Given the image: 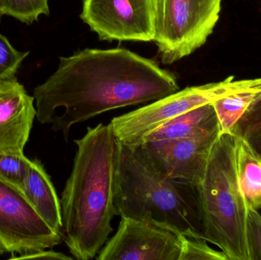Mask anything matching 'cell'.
<instances>
[{"mask_svg": "<svg viewBox=\"0 0 261 260\" xmlns=\"http://www.w3.org/2000/svg\"><path fill=\"white\" fill-rule=\"evenodd\" d=\"M176 76L128 49H84L60 57L58 70L34 90L38 122L68 139L72 126L106 111L179 91Z\"/></svg>", "mask_w": 261, "mask_h": 260, "instance_id": "6da1fadb", "label": "cell"}, {"mask_svg": "<svg viewBox=\"0 0 261 260\" xmlns=\"http://www.w3.org/2000/svg\"><path fill=\"white\" fill-rule=\"evenodd\" d=\"M73 168L61 199L63 241L77 260L97 256L113 232L120 142L111 125L87 128L74 140Z\"/></svg>", "mask_w": 261, "mask_h": 260, "instance_id": "7a4b0ae2", "label": "cell"}, {"mask_svg": "<svg viewBox=\"0 0 261 260\" xmlns=\"http://www.w3.org/2000/svg\"><path fill=\"white\" fill-rule=\"evenodd\" d=\"M120 145L116 215L204 239L197 187L163 175L139 145Z\"/></svg>", "mask_w": 261, "mask_h": 260, "instance_id": "3957f363", "label": "cell"}, {"mask_svg": "<svg viewBox=\"0 0 261 260\" xmlns=\"http://www.w3.org/2000/svg\"><path fill=\"white\" fill-rule=\"evenodd\" d=\"M204 239L228 260H250L246 227L249 206L236 169V137L220 134L197 186Z\"/></svg>", "mask_w": 261, "mask_h": 260, "instance_id": "277c9868", "label": "cell"}, {"mask_svg": "<svg viewBox=\"0 0 261 260\" xmlns=\"http://www.w3.org/2000/svg\"><path fill=\"white\" fill-rule=\"evenodd\" d=\"M222 0H153L155 41L163 64L202 47L219 21Z\"/></svg>", "mask_w": 261, "mask_h": 260, "instance_id": "5b68a950", "label": "cell"}, {"mask_svg": "<svg viewBox=\"0 0 261 260\" xmlns=\"http://www.w3.org/2000/svg\"><path fill=\"white\" fill-rule=\"evenodd\" d=\"M260 84L261 78L236 80L231 76L222 82L187 87L142 108L114 118L110 125L122 145H139L146 136L180 114Z\"/></svg>", "mask_w": 261, "mask_h": 260, "instance_id": "8992f818", "label": "cell"}, {"mask_svg": "<svg viewBox=\"0 0 261 260\" xmlns=\"http://www.w3.org/2000/svg\"><path fill=\"white\" fill-rule=\"evenodd\" d=\"M0 240L12 256H20L53 248L63 237L40 216L21 189L0 179Z\"/></svg>", "mask_w": 261, "mask_h": 260, "instance_id": "52a82bcc", "label": "cell"}, {"mask_svg": "<svg viewBox=\"0 0 261 260\" xmlns=\"http://www.w3.org/2000/svg\"><path fill=\"white\" fill-rule=\"evenodd\" d=\"M81 18L103 41H153V0H84Z\"/></svg>", "mask_w": 261, "mask_h": 260, "instance_id": "ba28073f", "label": "cell"}, {"mask_svg": "<svg viewBox=\"0 0 261 260\" xmlns=\"http://www.w3.org/2000/svg\"><path fill=\"white\" fill-rule=\"evenodd\" d=\"M179 235L132 218H122L117 232L98 260H179Z\"/></svg>", "mask_w": 261, "mask_h": 260, "instance_id": "9c48e42d", "label": "cell"}, {"mask_svg": "<svg viewBox=\"0 0 261 260\" xmlns=\"http://www.w3.org/2000/svg\"><path fill=\"white\" fill-rule=\"evenodd\" d=\"M220 131L182 140L143 142L141 150L167 178L197 187L202 181L212 150Z\"/></svg>", "mask_w": 261, "mask_h": 260, "instance_id": "30bf717a", "label": "cell"}, {"mask_svg": "<svg viewBox=\"0 0 261 260\" xmlns=\"http://www.w3.org/2000/svg\"><path fill=\"white\" fill-rule=\"evenodd\" d=\"M34 102L16 78L0 81V151H24L36 117Z\"/></svg>", "mask_w": 261, "mask_h": 260, "instance_id": "8fae6325", "label": "cell"}, {"mask_svg": "<svg viewBox=\"0 0 261 260\" xmlns=\"http://www.w3.org/2000/svg\"><path fill=\"white\" fill-rule=\"evenodd\" d=\"M21 191L40 216L53 230L62 235L61 201L40 160H32Z\"/></svg>", "mask_w": 261, "mask_h": 260, "instance_id": "7c38bea8", "label": "cell"}, {"mask_svg": "<svg viewBox=\"0 0 261 260\" xmlns=\"http://www.w3.org/2000/svg\"><path fill=\"white\" fill-rule=\"evenodd\" d=\"M219 130V122L214 107L213 103H208L172 119L146 136L140 143L193 138Z\"/></svg>", "mask_w": 261, "mask_h": 260, "instance_id": "4fadbf2b", "label": "cell"}, {"mask_svg": "<svg viewBox=\"0 0 261 260\" xmlns=\"http://www.w3.org/2000/svg\"><path fill=\"white\" fill-rule=\"evenodd\" d=\"M236 137V169L241 188L250 207L261 209V157L246 139Z\"/></svg>", "mask_w": 261, "mask_h": 260, "instance_id": "5bb4252c", "label": "cell"}, {"mask_svg": "<svg viewBox=\"0 0 261 260\" xmlns=\"http://www.w3.org/2000/svg\"><path fill=\"white\" fill-rule=\"evenodd\" d=\"M261 96V84L224 96L213 102L220 134H231L234 125Z\"/></svg>", "mask_w": 261, "mask_h": 260, "instance_id": "9a60e30c", "label": "cell"}, {"mask_svg": "<svg viewBox=\"0 0 261 260\" xmlns=\"http://www.w3.org/2000/svg\"><path fill=\"white\" fill-rule=\"evenodd\" d=\"M32 164L24 151H0V179L21 190Z\"/></svg>", "mask_w": 261, "mask_h": 260, "instance_id": "2e32d148", "label": "cell"}, {"mask_svg": "<svg viewBox=\"0 0 261 260\" xmlns=\"http://www.w3.org/2000/svg\"><path fill=\"white\" fill-rule=\"evenodd\" d=\"M6 15L13 17L21 22L31 24L40 15H48V0H1Z\"/></svg>", "mask_w": 261, "mask_h": 260, "instance_id": "e0dca14e", "label": "cell"}, {"mask_svg": "<svg viewBox=\"0 0 261 260\" xmlns=\"http://www.w3.org/2000/svg\"><path fill=\"white\" fill-rule=\"evenodd\" d=\"M179 238L182 249L179 260H228L222 250L211 248L205 239L182 235Z\"/></svg>", "mask_w": 261, "mask_h": 260, "instance_id": "ac0fdd59", "label": "cell"}, {"mask_svg": "<svg viewBox=\"0 0 261 260\" xmlns=\"http://www.w3.org/2000/svg\"><path fill=\"white\" fill-rule=\"evenodd\" d=\"M29 54V51L16 50L0 33V81L15 78L21 63Z\"/></svg>", "mask_w": 261, "mask_h": 260, "instance_id": "d6986e66", "label": "cell"}, {"mask_svg": "<svg viewBox=\"0 0 261 260\" xmlns=\"http://www.w3.org/2000/svg\"><path fill=\"white\" fill-rule=\"evenodd\" d=\"M261 129V96L247 110L234 125L231 134L234 137L247 139Z\"/></svg>", "mask_w": 261, "mask_h": 260, "instance_id": "ffe728a7", "label": "cell"}, {"mask_svg": "<svg viewBox=\"0 0 261 260\" xmlns=\"http://www.w3.org/2000/svg\"><path fill=\"white\" fill-rule=\"evenodd\" d=\"M246 235L250 260H261V215L258 211L250 206Z\"/></svg>", "mask_w": 261, "mask_h": 260, "instance_id": "44dd1931", "label": "cell"}, {"mask_svg": "<svg viewBox=\"0 0 261 260\" xmlns=\"http://www.w3.org/2000/svg\"><path fill=\"white\" fill-rule=\"evenodd\" d=\"M11 259H62L72 260L73 258L66 256L64 253H58L54 250H41L37 251L31 252V253H24L20 256L11 257Z\"/></svg>", "mask_w": 261, "mask_h": 260, "instance_id": "7402d4cb", "label": "cell"}, {"mask_svg": "<svg viewBox=\"0 0 261 260\" xmlns=\"http://www.w3.org/2000/svg\"><path fill=\"white\" fill-rule=\"evenodd\" d=\"M246 140L252 149L261 156V129L251 134Z\"/></svg>", "mask_w": 261, "mask_h": 260, "instance_id": "603a6c76", "label": "cell"}, {"mask_svg": "<svg viewBox=\"0 0 261 260\" xmlns=\"http://www.w3.org/2000/svg\"><path fill=\"white\" fill-rule=\"evenodd\" d=\"M6 253H8L7 248H6L5 244H3V241L0 240V256L5 254Z\"/></svg>", "mask_w": 261, "mask_h": 260, "instance_id": "cb8c5ba5", "label": "cell"}, {"mask_svg": "<svg viewBox=\"0 0 261 260\" xmlns=\"http://www.w3.org/2000/svg\"><path fill=\"white\" fill-rule=\"evenodd\" d=\"M5 15H6V12H5L4 6H3V3H2L1 0H0V19Z\"/></svg>", "mask_w": 261, "mask_h": 260, "instance_id": "d4e9b609", "label": "cell"}, {"mask_svg": "<svg viewBox=\"0 0 261 260\" xmlns=\"http://www.w3.org/2000/svg\"><path fill=\"white\" fill-rule=\"evenodd\" d=\"M260 157H261V156H260Z\"/></svg>", "mask_w": 261, "mask_h": 260, "instance_id": "484cf974", "label": "cell"}]
</instances>
